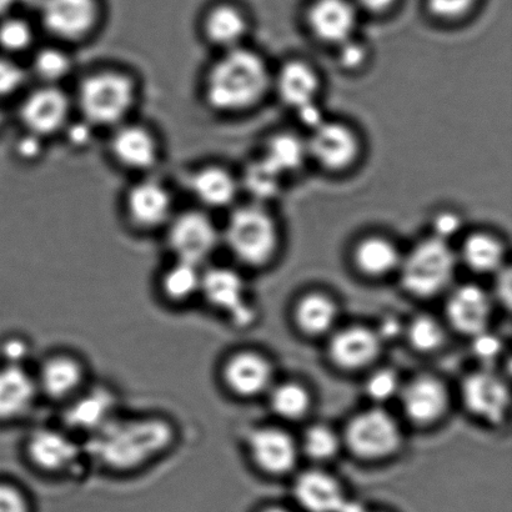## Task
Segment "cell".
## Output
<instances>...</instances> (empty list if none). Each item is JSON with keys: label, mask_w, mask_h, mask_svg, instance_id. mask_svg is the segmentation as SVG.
Masks as SVG:
<instances>
[{"label": "cell", "mask_w": 512, "mask_h": 512, "mask_svg": "<svg viewBox=\"0 0 512 512\" xmlns=\"http://www.w3.org/2000/svg\"><path fill=\"white\" fill-rule=\"evenodd\" d=\"M261 512H290V511L283 509V508H269V509H265Z\"/></svg>", "instance_id": "obj_55"}, {"label": "cell", "mask_w": 512, "mask_h": 512, "mask_svg": "<svg viewBox=\"0 0 512 512\" xmlns=\"http://www.w3.org/2000/svg\"><path fill=\"white\" fill-rule=\"evenodd\" d=\"M309 158L330 172H341L354 164L360 152L353 130L340 123L324 122L311 132L306 142Z\"/></svg>", "instance_id": "obj_20"}, {"label": "cell", "mask_w": 512, "mask_h": 512, "mask_svg": "<svg viewBox=\"0 0 512 512\" xmlns=\"http://www.w3.org/2000/svg\"><path fill=\"white\" fill-rule=\"evenodd\" d=\"M411 346L419 353H434L444 345L445 330L433 316H416L406 330Z\"/></svg>", "instance_id": "obj_37"}, {"label": "cell", "mask_w": 512, "mask_h": 512, "mask_svg": "<svg viewBox=\"0 0 512 512\" xmlns=\"http://www.w3.org/2000/svg\"><path fill=\"white\" fill-rule=\"evenodd\" d=\"M344 441L356 458L378 461L390 458L403 444V431L388 411L376 406L349 421Z\"/></svg>", "instance_id": "obj_10"}, {"label": "cell", "mask_w": 512, "mask_h": 512, "mask_svg": "<svg viewBox=\"0 0 512 512\" xmlns=\"http://www.w3.org/2000/svg\"><path fill=\"white\" fill-rule=\"evenodd\" d=\"M355 2L361 9H364L365 12L381 14L393 8L398 0H355Z\"/></svg>", "instance_id": "obj_51"}, {"label": "cell", "mask_w": 512, "mask_h": 512, "mask_svg": "<svg viewBox=\"0 0 512 512\" xmlns=\"http://www.w3.org/2000/svg\"><path fill=\"white\" fill-rule=\"evenodd\" d=\"M270 408L279 418L289 421L303 419L311 408V395L303 385L288 381L269 391Z\"/></svg>", "instance_id": "obj_35"}, {"label": "cell", "mask_w": 512, "mask_h": 512, "mask_svg": "<svg viewBox=\"0 0 512 512\" xmlns=\"http://www.w3.org/2000/svg\"><path fill=\"white\" fill-rule=\"evenodd\" d=\"M354 260L361 273L371 278H381L399 268L401 256L399 249L389 239L370 237L356 245Z\"/></svg>", "instance_id": "obj_30"}, {"label": "cell", "mask_w": 512, "mask_h": 512, "mask_svg": "<svg viewBox=\"0 0 512 512\" xmlns=\"http://www.w3.org/2000/svg\"><path fill=\"white\" fill-rule=\"evenodd\" d=\"M275 84L280 99L295 110L316 102V95L320 89L318 74L309 64L300 60H291L284 64L279 70Z\"/></svg>", "instance_id": "obj_28"}, {"label": "cell", "mask_w": 512, "mask_h": 512, "mask_svg": "<svg viewBox=\"0 0 512 512\" xmlns=\"http://www.w3.org/2000/svg\"><path fill=\"white\" fill-rule=\"evenodd\" d=\"M109 152L115 163L130 172L147 173L160 160L158 138L152 130L139 124L123 123L114 128Z\"/></svg>", "instance_id": "obj_19"}, {"label": "cell", "mask_w": 512, "mask_h": 512, "mask_svg": "<svg viewBox=\"0 0 512 512\" xmlns=\"http://www.w3.org/2000/svg\"><path fill=\"white\" fill-rule=\"evenodd\" d=\"M401 386L403 384L394 370L381 369L374 371L366 380L365 393L374 403L384 404L398 398Z\"/></svg>", "instance_id": "obj_40"}, {"label": "cell", "mask_w": 512, "mask_h": 512, "mask_svg": "<svg viewBox=\"0 0 512 512\" xmlns=\"http://www.w3.org/2000/svg\"><path fill=\"white\" fill-rule=\"evenodd\" d=\"M368 48L358 39L350 38L339 44L338 60L345 70H356L363 67L368 60Z\"/></svg>", "instance_id": "obj_45"}, {"label": "cell", "mask_w": 512, "mask_h": 512, "mask_svg": "<svg viewBox=\"0 0 512 512\" xmlns=\"http://www.w3.org/2000/svg\"><path fill=\"white\" fill-rule=\"evenodd\" d=\"M5 123V115L2 109H0V130H2Z\"/></svg>", "instance_id": "obj_56"}, {"label": "cell", "mask_w": 512, "mask_h": 512, "mask_svg": "<svg viewBox=\"0 0 512 512\" xmlns=\"http://www.w3.org/2000/svg\"><path fill=\"white\" fill-rule=\"evenodd\" d=\"M301 448L306 456L315 461H328L338 455L341 440L333 429L325 425H314L305 431Z\"/></svg>", "instance_id": "obj_38"}, {"label": "cell", "mask_w": 512, "mask_h": 512, "mask_svg": "<svg viewBox=\"0 0 512 512\" xmlns=\"http://www.w3.org/2000/svg\"><path fill=\"white\" fill-rule=\"evenodd\" d=\"M200 303L224 316L237 329L250 328L258 318L247 281L230 266H204Z\"/></svg>", "instance_id": "obj_7"}, {"label": "cell", "mask_w": 512, "mask_h": 512, "mask_svg": "<svg viewBox=\"0 0 512 512\" xmlns=\"http://www.w3.org/2000/svg\"><path fill=\"white\" fill-rule=\"evenodd\" d=\"M461 256L465 265L475 273L491 274L504 268L503 244L490 234L476 233L466 238Z\"/></svg>", "instance_id": "obj_32"}, {"label": "cell", "mask_w": 512, "mask_h": 512, "mask_svg": "<svg viewBox=\"0 0 512 512\" xmlns=\"http://www.w3.org/2000/svg\"><path fill=\"white\" fill-rule=\"evenodd\" d=\"M269 85V69L263 58L253 50L238 47L225 50L209 68L203 94L213 112L237 114L258 104Z\"/></svg>", "instance_id": "obj_2"}, {"label": "cell", "mask_w": 512, "mask_h": 512, "mask_svg": "<svg viewBox=\"0 0 512 512\" xmlns=\"http://www.w3.org/2000/svg\"><path fill=\"white\" fill-rule=\"evenodd\" d=\"M295 323L304 334L321 336L333 330L338 308L333 299L320 293L305 295L295 308Z\"/></svg>", "instance_id": "obj_31"}, {"label": "cell", "mask_w": 512, "mask_h": 512, "mask_svg": "<svg viewBox=\"0 0 512 512\" xmlns=\"http://www.w3.org/2000/svg\"><path fill=\"white\" fill-rule=\"evenodd\" d=\"M263 158L285 177L298 172L309 158L308 145L298 135L280 133L266 143Z\"/></svg>", "instance_id": "obj_33"}, {"label": "cell", "mask_w": 512, "mask_h": 512, "mask_svg": "<svg viewBox=\"0 0 512 512\" xmlns=\"http://www.w3.org/2000/svg\"><path fill=\"white\" fill-rule=\"evenodd\" d=\"M15 0H0V17L8 12Z\"/></svg>", "instance_id": "obj_54"}, {"label": "cell", "mask_w": 512, "mask_h": 512, "mask_svg": "<svg viewBox=\"0 0 512 512\" xmlns=\"http://www.w3.org/2000/svg\"><path fill=\"white\" fill-rule=\"evenodd\" d=\"M461 227H463V220H461L458 214L450 212L440 213L436 215L433 222L434 237L449 243L451 238L458 235Z\"/></svg>", "instance_id": "obj_49"}, {"label": "cell", "mask_w": 512, "mask_h": 512, "mask_svg": "<svg viewBox=\"0 0 512 512\" xmlns=\"http://www.w3.org/2000/svg\"><path fill=\"white\" fill-rule=\"evenodd\" d=\"M58 423L83 441L122 413V393L108 381L92 380L67 404L60 406Z\"/></svg>", "instance_id": "obj_8"}, {"label": "cell", "mask_w": 512, "mask_h": 512, "mask_svg": "<svg viewBox=\"0 0 512 512\" xmlns=\"http://www.w3.org/2000/svg\"><path fill=\"white\" fill-rule=\"evenodd\" d=\"M45 139L38 137V135L24 132L23 135L15 140L14 153L19 160L24 163L37 162L44 153Z\"/></svg>", "instance_id": "obj_46"}, {"label": "cell", "mask_w": 512, "mask_h": 512, "mask_svg": "<svg viewBox=\"0 0 512 512\" xmlns=\"http://www.w3.org/2000/svg\"><path fill=\"white\" fill-rule=\"evenodd\" d=\"M63 133H65L70 147L84 149L92 143L94 127L88 122H85L84 119H80L79 122H72V120H70L67 127L64 128Z\"/></svg>", "instance_id": "obj_48"}, {"label": "cell", "mask_w": 512, "mask_h": 512, "mask_svg": "<svg viewBox=\"0 0 512 512\" xmlns=\"http://www.w3.org/2000/svg\"><path fill=\"white\" fill-rule=\"evenodd\" d=\"M380 336L365 326H349L338 331L329 341V358L339 369L356 371L368 368L381 350Z\"/></svg>", "instance_id": "obj_23"}, {"label": "cell", "mask_w": 512, "mask_h": 512, "mask_svg": "<svg viewBox=\"0 0 512 512\" xmlns=\"http://www.w3.org/2000/svg\"><path fill=\"white\" fill-rule=\"evenodd\" d=\"M23 456L29 468L55 479H74L90 468L84 441L55 424L34 426L23 441Z\"/></svg>", "instance_id": "obj_4"}, {"label": "cell", "mask_w": 512, "mask_h": 512, "mask_svg": "<svg viewBox=\"0 0 512 512\" xmlns=\"http://www.w3.org/2000/svg\"><path fill=\"white\" fill-rule=\"evenodd\" d=\"M461 399L475 418L490 425H501L510 411L508 383L493 370H479L461 384Z\"/></svg>", "instance_id": "obj_16"}, {"label": "cell", "mask_w": 512, "mask_h": 512, "mask_svg": "<svg viewBox=\"0 0 512 512\" xmlns=\"http://www.w3.org/2000/svg\"><path fill=\"white\" fill-rule=\"evenodd\" d=\"M40 401L32 366L0 363V425L23 423Z\"/></svg>", "instance_id": "obj_17"}, {"label": "cell", "mask_w": 512, "mask_h": 512, "mask_svg": "<svg viewBox=\"0 0 512 512\" xmlns=\"http://www.w3.org/2000/svg\"><path fill=\"white\" fill-rule=\"evenodd\" d=\"M293 494L306 512H338L346 499L338 480L316 470L298 476Z\"/></svg>", "instance_id": "obj_26"}, {"label": "cell", "mask_w": 512, "mask_h": 512, "mask_svg": "<svg viewBox=\"0 0 512 512\" xmlns=\"http://www.w3.org/2000/svg\"><path fill=\"white\" fill-rule=\"evenodd\" d=\"M478 0H428L430 13L441 20L464 18Z\"/></svg>", "instance_id": "obj_44"}, {"label": "cell", "mask_w": 512, "mask_h": 512, "mask_svg": "<svg viewBox=\"0 0 512 512\" xmlns=\"http://www.w3.org/2000/svg\"><path fill=\"white\" fill-rule=\"evenodd\" d=\"M456 256L448 242L435 237L416 244L401 259V283L408 293L431 298L448 288L455 273Z\"/></svg>", "instance_id": "obj_6"}, {"label": "cell", "mask_w": 512, "mask_h": 512, "mask_svg": "<svg viewBox=\"0 0 512 512\" xmlns=\"http://www.w3.org/2000/svg\"><path fill=\"white\" fill-rule=\"evenodd\" d=\"M34 345L32 341L23 334H9L0 340V363L32 366Z\"/></svg>", "instance_id": "obj_41"}, {"label": "cell", "mask_w": 512, "mask_h": 512, "mask_svg": "<svg viewBox=\"0 0 512 512\" xmlns=\"http://www.w3.org/2000/svg\"><path fill=\"white\" fill-rule=\"evenodd\" d=\"M283 175L276 172L266 160L261 157L252 160L243 172V187L256 202H270L278 197L283 188Z\"/></svg>", "instance_id": "obj_34"}, {"label": "cell", "mask_w": 512, "mask_h": 512, "mask_svg": "<svg viewBox=\"0 0 512 512\" xmlns=\"http://www.w3.org/2000/svg\"><path fill=\"white\" fill-rule=\"evenodd\" d=\"M190 192L205 208L224 209L237 198L239 184L233 174L219 165H204L189 178Z\"/></svg>", "instance_id": "obj_27"}, {"label": "cell", "mask_w": 512, "mask_h": 512, "mask_svg": "<svg viewBox=\"0 0 512 512\" xmlns=\"http://www.w3.org/2000/svg\"><path fill=\"white\" fill-rule=\"evenodd\" d=\"M473 351L481 361H495L503 353L504 345L498 336L490 333L489 330L483 331L473 336Z\"/></svg>", "instance_id": "obj_47"}, {"label": "cell", "mask_w": 512, "mask_h": 512, "mask_svg": "<svg viewBox=\"0 0 512 512\" xmlns=\"http://www.w3.org/2000/svg\"><path fill=\"white\" fill-rule=\"evenodd\" d=\"M202 278V266L172 259L159 271L155 289L163 304L175 309L187 308L200 301Z\"/></svg>", "instance_id": "obj_25"}, {"label": "cell", "mask_w": 512, "mask_h": 512, "mask_svg": "<svg viewBox=\"0 0 512 512\" xmlns=\"http://www.w3.org/2000/svg\"><path fill=\"white\" fill-rule=\"evenodd\" d=\"M0 512H32L27 491L14 481L0 480Z\"/></svg>", "instance_id": "obj_43"}, {"label": "cell", "mask_w": 512, "mask_h": 512, "mask_svg": "<svg viewBox=\"0 0 512 512\" xmlns=\"http://www.w3.org/2000/svg\"><path fill=\"white\" fill-rule=\"evenodd\" d=\"M100 19L97 0H44L45 30L63 43H80L97 29Z\"/></svg>", "instance_id": "obj_13"}, {"label": "cell", "mask_w": 512, "mask_h": 512, "mask_svg": "<svg viewBox=\"0 0 512 512\" xmlns=\"http://www.w3.org/2000/svg\"><path fill=\"white\" fill-rule=\"evenodd\" d=\"M219 380L235 398L253 399L271 389L273 368L258 351L237 350L220 364Z\"/></svg>", "instance_id": "obj_14"}, {"label": "cell", "mask_w": 512, "mask_h": 512, "mask_svg": "<svg viewBox=\"0 0 512 512\" xmlns=\"http://www.w3.org/2000/svg\"><path fill=\"white\" fill-rule=\"evenodd\" d=\"M165 229L172 259L202 268L208 265L222 242V233L202 210H188L174 215Z\"/></svg>", "instance_id": "obj_11"}, {"label": "cell", "mask_w": 512, "mask_h": 512, "mask_svg": "<svg viewBox=\"0 0 512 512\" xmlns=\"http://www.w3.org/2000/svg\"><path fill=\"white\" fill-rule=\"evenodd\" d=\"M296 112H298L300 122L303 123L306 128H309L311 132L326 122L323 110L320 109L316 102L306 104L304 107L296 110Z\"/></svg>", "instance_id": "obj_50"}, {"label": "cell", "mask_w": 512, "mask_h": 512, "mask_svg": "<svg viewBox=\"0 0 512 512\" xmlns=\"http://www.w3.org/2000/svg\"><path fill=\"white\" fill-rule=\"evenodd\" d=\"M124 210L129 223L140 232L167 228L174 217L172 193L159 180H140L125 193Z\"/></svg>", "instance_id": "obj_15"}, {"label": "cell", "mask_w": 512, "mask_h": 512, "mask_svg": "<svg viewBox=\"0 0 512 512\" xmlns=\"http://www.w3.org/2000/svg\"><path fill=\"white\" fill-rule=\"evenodd\" d=\"M250 460L261 473L281 476L290 473L298 461L299 446L286 431L264 426L247 436Z\"/></svg>", "instance_id": "obj_18"}, {"label": "cell", "mask_w": 512, "mask_h": 512, "mask_svg": "<svg viewBox=\"0 0 512 512\" xmlns=\"http://www.w3.org/2000/svg\"><path fill=\"white\" fill-rule=\"evenodd\" d=\"M34 43V30L20 18H7L0 22V50L5 55L28 52Z\"/></svg>", "instance_id": "obj_39"}, {"label": "cell", "mask_w": 512, "mask_h": 512, "mask_svg": "<svg viewBox=\"0 0 512 512\" xmlns=\"http://www.w3.org/2000/svg\"><path fill=\"white\" fill-rule=\"evenodd\" d=\"M73 70V60L57 47H44L33 55L32 72L43 85H59Z\"/></svg>", "instance_id": "obj_36"}, {"label": "cell", "mask_w": 512, "mask_h": 512, "mask_svg": "<svg viewBox=\"0 0 512 512\" xmlns=\"http://www.w3.org/2000/svg\"><path fill=\"white\" fill-rule=\"evenodd\" d=\"M40 399L57 405L67 404L93 380L82 356L72 350H52L32 366Z\"/></svg>", "instance_id": "obj_9"}, {"label": "cell", "mask_w": 512, "mask_h": 512, "mask_svg": "<svg viewBox=\"0 0 512 512\" xmlns=\"http://www.w3.org/2000/svg\"><path fill=\"white\" fill-rule=\"evenodd\" d=\"M222 240L240 264L260 268L273 259L279 244L274 219L259 204L234 209Z\"/></svg>", "instance_id": "obj_5"}, {"label": "cell", "mask_w": 512, "mask_h": 512, "mask_svg": "<svg viewBox=\"0 0 512 512\" xmlns=\"http://www.w3.org/2000/svg\"><path fill=\"white\" fill-rule=\"evenodd\" d=\"M338 512H368V511H366V509L364 508V505L360 504L359 501L350 500V499L346 498Z\"/></svg>", "instance_id": "obj_53"}, {"label": "cell", "mask_w": 512, "mask_h": 512, "mask_svg": "<svg viewBox=\"0 0 512 512\" xmlns=\"http://www.w3.org/2000/svg\"><path fill=\"white\" fill-rule=\"evenodd\" d=\"M248 32V22L238 8L230 4H220L209 10L203 22L205 39L214 47L225 52L242 47V40Z\"/></svg>", "instance_id": "obj_29"}, {"label": "cell", "mask_w": 512, "mask_h": 512, "mask_svg": "<svg viewBox=\"0 0 512 512\" xmlns=\"http://www.w3.org/2000/svg\"><path fill=\"white\" fill-rule=\"evenodd\" d=\"M180 430L167 414L122 413L84 441L90 468L128 476L147 470L177 448Z\"/></svg>", "instance_id": "obj_1"}, {"label": "cell", "mask_w": 512, "mask_h": 512, "mask_svg": "<svg viewBox=\"0 0 512 512\" xmlns=\"http://www.w3.org/2000/svg\"><path fill=\"white\" fill-rule=\"evenodd\" d=\"M72 103L59 85H40L22 100L18 110L24 132L47 139L63 133L70 122Z\"/></svg>", "instance_id": "obj_12"}, {"label": "cell", "mask_w": 512, "mask_h": 512, "mask_svg": "<svg viewBox=\"0 0 512 512\" xmlns=\"http://www.w3.org/2000/svg\"><path fill=\"white\" fill-rule=\"evenodd\" d=\"M446 316L458 333L473 338L489 329L493 299L478 285H461L449 296Z\"/></svg>", "instance_id": "obj_22"}, {"label": "cell", "mask_w": 512, "mask_h": 512, "mask_svg": "<svg viewBox=\"0 0 512 512\" xmlns=\"http://www.w3.org/2000/svg\"><path fill=\"white\" fill-rule=\"evenodd\" d=\"M401 409L411 423L428 426L438 423L449 408V393L443 381L421 375L401 386Z\"/></svg>", "instance_id": "obj_21"}, {"label": "cell", "mask_w": 512, "mask_h": 512, "mask_svg": "<svg viewBox=\"0 0 512 512\" xmlns=\"http://www.w3.org/2000/svg\"><path fill=\"white\" fill-rule=\"evenodd\" d=\"M500 278L498 286H496V294H498L501 303L510 305L511 301V273L509 269H501L499 271Z\"/></svg>", "instance_id": "obj_52"}, {"label": "cell", "mask_w": 512, "mask_h": 512, "mask_svg": "<svg viewBox=\"0 0 512 512\" xmlns=\"http://www.w3.org/2000/svg\"><path fill=\"white\" fill-rule=\"evenodd\" d=\"M138 88L129 74L102 69L85 75L77 102L82 119L94 128H117L137 104Z\"/></svg>", "instance_id": "obj_3"}, {"label": "cell", "mask_w": 512, "mask_h": 512, "mask_svg": "<svg viewBox=\"0 0 512 512\" xmlns=\"http://www.w3.org/2000/svg\"><path fill=\"white\" fill-rule=\"evenodd\" d=\"M356 23L358 14L349 0H315L308 12L311 32L325 43L339 45L353 38Z\"/></svg>", "instance_id": "obj_24"}, {"label": "cell", "mask_w": 512, "mask_h": 512, "mask_svg": "<svg viewBox=\"0 0 512 512\" xmlns=\"http://www.w3.org/2000/svg\"><path fill=\"white\" fill-rule=\"evenodd\" d=\"M27 74L8 55H0V100L12 97L22 89Z\"/></svg>", "instance_id": "obj_42"}]
</instances>
